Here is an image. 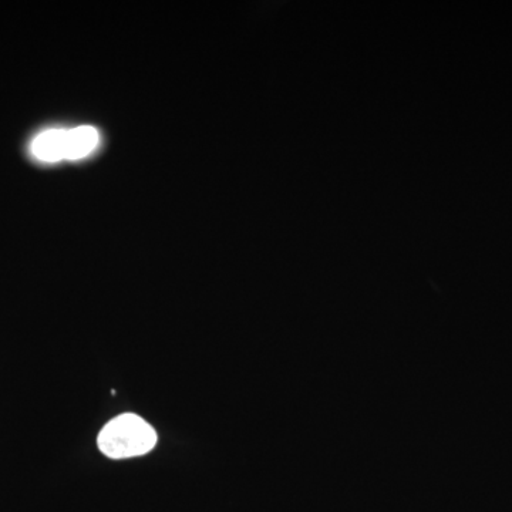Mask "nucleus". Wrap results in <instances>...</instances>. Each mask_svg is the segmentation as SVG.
Wrapping results in <instances>:
<instances>
[{"mask_svg":"<svg viewBox=\"0 0 512 512\" xmlns=\"http://www.w3.org/2000/svg\"><path fill=\"white\" fill-rule=\"evenodd\" d=\"M32 153L46 163L67 160V130L53 128L43 131L33 140Z\"/></svg>","mask_w":512,"mask_h":512,"instance_id":"f03ea898","label":"nucleus"},{"mask_svg":"<svg viewBox=\"0 0 512 512\" xmlns=\"http://www.w3.org/2000/svg\"><path fill=\"white\" fill-rule=\"evenodd\" d=\"M157 431L143 417L126 413L114 417L101 429L97 446L113 460L146 456L157 446Z\"/></svg>","mask_w":512,"mask_h":512,"instance_id":"f257e3e1","label":"nucleus"},{"mask_svg":"<svg viewBox=\"0 0 512 512\" xmlns=\"http://www.w3.org/2000/svg\"><path fill=\"white\" fill-rule=\"evenodd\" d=\"M99 131L92 126H80L67 130V160L74 161L89 156L99 144Z\"/></svg>","mask_w":512,"mask_h":512,"instance_id":"7ed1b4c3","label":"nucleus"}]
</instances>
